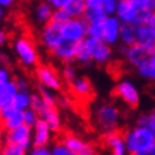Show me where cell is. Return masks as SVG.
Instances as JSON below:
<instances>
[{
    "label": "cell",
    "instance_id": "1",
    "mask_svg": "<svg viewBox=\"0 0 155 155\" xmlns=\"http://www.w3.org/2000/svg\"><path fill=\"white\" fill-rule=\"evenodd\" d=\"M13 51L17 57V60L24 68H34L40 63V53H38L37 44L30 36H19L13 41Z\"/></svg>",
    "mask_w": 155,
    "mask_h": 155
},
{
    "label": "cell",
    "instance_id": "2",
    "mask_svg": "<svg viewBox=\"0 0 155 155\" xmlns=\"http://www.w3.org/2000/svg\"><path fill=\"white\" fill-rule=\"evenodd\" d=\"M125 138V145L128 152L135 154V152H150L155 147V134L147 130L145 127L137 125V127L128 130L124 134Z\"/></svg>",
    "mask_w": 155,
    "mask_h": 155
},
{
    "label": "cell",
    "instance_id": "3",
    "mask_svg": "<svg viewBox=\"0 0 155 155\" xmlns=\"http://www.w3.org/2000/svg\"><path fill=\"white\" fill-rule=\"evenodd\" d=\"M150 12L138 9V6L132 2V0H127V2H120L117 7V16L121 23H128L134 24V26H142L147 24L151 17Z\"/></svg>",
    "mask_w": 155,
    "mask_h": 155
},
{
    "label": "cell",
    "instance_id": "4",
    "mask_svg": "<svg viewBox=\"0 0 155 155\" xmlns=\"http://www.w3.org/2000/svg\"><path fill=\"white\" fill-rule=\"evenodd\" d=\"M95 121L103 132L115 131L120 124V110L111 103H104L95 110Z\"/></svg>",
    "mask_w": 155,
    "mask_h": 155
},
{
    "label": "cell",
    "instance_id": "5",
    "mask_svg": "<svg viewBox=\"0 0 155 155\" xmlns=\"http://www.w3.org/2000/svg\"><path fill=\"white\" fill-rule=\"evenodd\" d=\"M61 33L64 40L78 44L88 37V23L84 17H70L61 24Z\"/></svg>",
    "mask_w": 155,
    "mask_h": 155
},
{
    "label": "cell",
    "instance_id": "6",
    "mask_svg": "<svg viewBox=\"0 0 155 155\" xmlns=\"http://www.w3.org/2000/svg\"><path fill=\"white\" fill-rule=\"evenodd\" d=\"M36 78L43 88L60 91L63 88V78L61 74L50 64H38L36 67Z\"/></svg>",
    "mask_w": 155,
    "mask_h": 155
},
{
    "label": "cell",
    "instance_id": "7",
    "mask_svg": "<svg viewBox=\"0 0 155 155\" xmlns=\"http://www.w3.org/2000/svg\"><path fill=\"white\" fill-rule=\"evenodd\" d=\"M155 56V48L148 47V46H142V44H134L130 46L125 51V57H127L128 63L134 66L137 70H140L141 67H144L148 61Z\"/></svg>",
    "mask_w": 155,
    "mask_h": 155
},
{
    "label": "cell",
    "instance_id": "8",
    "mask_svg": "<svg viewBox=\"0 0 155 155\" xmlns=\"http://www.w3.org/2000/svg\"><path fill=\"white\" fill-rule=\"evenodd\" d=\"M63 33H61V24H57L54 21L44 24L40 31V43L43 47L51 53L54 48L63 41Z\"/></svg>",
    "mask_w": 155,
    "mask_h": 155
},
{
    "label": "cell",
    "instance_id": "9",
    "mask_svg": "<svg viewBox=\"0 0 155 155\" xmlns=\"http://www.w3.org/2000/svg\"><path fill=\"white\" fill-rule=\"evenodd\" d=\"M5 138L6 142H10V144L23 147V148L28 150L33 145V130H31V127L23 124L20 127L14 128V130L5 131Z\"/></svg>",
    "mask_w": 155,
    "mask_h": 155
},
{
    "label": "cell",
    "instance_id": "10",
    "mask_svg": "<svg viewBox=\"0 0 155 155\" xmlns=\"http://www.w3.org/2000/svg\"><path fill=\"white\" fill-rule=\"evenodd\" d=\"M87 47L91 54V60L98 63V64H105L111 60V48L110 44L103 41L101 38H94V37H87L85 38Z\"/></svg>",
    "mask_w": 155,
    "mask_h": 155
},
{
    "label": "cell",
    "instance_id": "11",
    "mask_svg": "<svg viewBox=\"0 0 155 155\" xmlns=\"http://www.w3.org/2000/svg\"><path fill=\"white\" fill-rule=\"evenodd\" d=\"M115 95L121 100L122 103H125L128 107H137L140 103V93L134 83L130 80H121L115 87Z\"/></svg>",
    "mask_w": 155,
    "mask_h": 155
},
{
    "label": "cell",
    "instance_id": "12",
    "mask_svg": "<svg viewBox=\"0 0 155 155\" xmlns=\"http://www.w3.org/2000/svg\"><path fill=\"white\" fill-rule=\"evenodd\" d=\"M61 142L70 151H73L75 155H95L94 147L74 134H68V132L64 134L61 137Z\"/></svg>",
    "mask_w": 155,
    "mask_h": 155
},
{
    "label": "cell",
    "instance_id": "13",
    "mask_svg": "<svg viewBox=\"0 0 155 155\" xmlns=\"http://www.w3.org/2000/svg\"><path fill=\"white\" fill-rule=\"evenodd\" d=\"M103 142L110 155H125L128 152L127 145H125V138L117 130L111 132H104Z\"/></svg>",
    "mask_w": 155,
    "mask_h": 155
},
{
    "label": "cell",
    "instance_id": "14",
    "mask_svg": "<svg viewBox=\"0 0 155 155\" xmlns=\"http://www.w3.org/2000/svg\"><path fill=\"white\" fill-rule=\"evenodd\" d=\"M121 21L117 16H107L103 20V34L101 40L107 44H115L120 40V31H121Z\"/></svg>",
    "mask_w": 155,
    "mask_h": 155
},
{
    "label": "cell",
    "instance_id": "15",
    "mask_svg": "<svg viewBox=\"0 0 155 155\" xmlns=\"http://www.w3.org/2000/svg\"><path fill=\"white\" fill-rule=\"evenodd\" d=\"M0 124L5 131L14 130L24 124V111L16 110L14 107H6L2 108L0 114Z\"/></svg>",
    "mask_w": 155,
    "mask_h": 155
},
{
    "label": "cell",
    "instance_id": "16",
    "mask_svg": "<svg viewBox=\"0 0 155 155\" xmlns=\"http://www.w3.org/2000/svg\"><path fill=\"white\" fill-rule=\"evenodd\" d=\"M70 91L73 97L78 101H88L93 97V84L87 77H77L73 83H70Z\"/></svg>",
    "mask_w": 155,
    "mask_h": 155
},
{
    "label": "cell",
    "instance_id": "17",
    "mask_svg": "<svg viewBox=\"0 0 155 155\" xmlns=\"http://www.w3.org/2000/svg\"><path fill=\"white\" fill-rule=\"evenodd\" d=\"M31 130H33V147H47L51 142L54 131L41 118L38 120L37 124Z\"/></svg>",
    "mask_w": 155,
    "mask_h": 155
},
{
    "label": "cell",
    "instance_id": "18",
    "mask_svg": "<svg viewBox=\"0 0 155 155\" xmlns=\"http://www.w3.org/2000/svg\"><path fill=\"white\" fill-rule=\"evenodd\" d=\"M75 50H77V44H75V43L63 40L51 51V54L56 57L57 60H60L61 63L71 64V61L75 60Z\"/></svg>",
    "mask_w": 155,
    "mask_h": 155
},
{
    "label": "cell",
    "instance_id": "19",
    "mask_svg": "<svg viewBox=\"0 0 155 155\" xmlns=\"http://www.w3.org/2000/svg\"><path fill=\"white\" fill-rule=\"evenodd\" d=\"M17 93H19L17 83H16V80L12 78L9 83H6L0 88V105H2V108L13 107V101L16 98Z\"/></svg>",
    "mask_w": 155,
    "mask_h": 155
},
{
    "label": "cell",
    "instance_id": "20",
    "mask_svg": "<svg viewBox=\"0 0 155 155\" xmlns=\"http://www.w3.org/2000/svg\"><path fill=\"white\" fill-rule=\"evenodd\" d=\"M53 13H54V9H53L51 6L48 5L47 2L44 0V2H41V3H38L36 7H34V20L37 21V23L40 24H47L51 21L53 19Z\"/></svg>",
    "mask_w": 155,
    "mask_h": 155
},
{
    "label": "cell",
    "instance_id": "21",
    "mask_svg": "<svg viewBox=\"0 0 155 155\" xmlns=\"http://www.w3.org/2000/svg\"><path fill=\"white\" fill-rule=\"evenodd\" d=\"M137 44L155 47V36L147 24L137 26Z\"/></svg>",
    "mask_w": 155,
    "mask_h": 155
},
{
    "label": "cell",
    "instance_id": "22",
    "mask_svg": "<svg viewBox=\"0 0 155 155\" xmlns=\"http://www.w3.org/2000/svg\"><path fill=\"white\" fill-rule=\"evenodd\" d=\"M120 40H121L127 47L137 44V26L128 23L121 24V31H120Z\"/></svg>",
    "mask_w": 155,
    "mask_h": 155
},
{
    "label": "cell",
    "instance_id": "23",
    "mask_svg": "<svg viewBox=\"0 0 155 155\" xmlns=\"http://www.w3.org/2000/svg\"><path fill=\"white\" fill-rule=\"evenodd\" d=\"M31 101H33V94H30L28 90H19L13 101V107L20 111H26L28 108H31Z\"/></svg>",
    "mask_w": 155,
    "mask_h": 155
},
{
    "label": "cell",
    "instance_id": "24",
    "mask_svg": "<svg viewBox=\"0 0 155 155\" xmlns=\"http://www.w3.org/2000/svg\"><path fill=\"white\" fill-rule=\"evenodd\" d=\"M105 17H107V14L101 6H87L84 13V19L87 20V23H100Z\"/></svg>",
    "mask_w": 155,
    "mask_h": 155
},
{
    "label": "cell",
    "instance_id": "25",
    "mask_svg": "<svg viewBox=\"0 0 155 155\" xmlns=\"http://www.w3.org/2000/svg\"><path fill=\"white\" fill-rule=\"evenodd\" d=\"M85 9H87L85 0H73L66 7V12L70 17H84Z\"/></svg>",
    "mask_w": 155,
    "mask_h": 155
},
{
    "label": "cell",
    "instance_id": "26",
    "mask_svg": "<svg viewBox=\"0 0 155 155\" xmlns=\"http://www.w3.org/2000/svg\"><path fill=\"white\" fill-rule=\"evenodd\" d=\"M75 60L78 61V63H81V64H87V63H90V61H93L91 60V54H90V50H88V47H87L85 40H83V41H80L78 44H77Z\"/></svg>",
    "mask_w": 155,
    "mask_h": 155
},
{
    "label": "cell",
    "instance_id": "27",
    "mask_svg": "<svg viewBox=\"0 0 155 155\" xmlns=\"http://www.w3.org/2000/svg\"><path fill=\"white\" fill-rule=\"evenodd\" d=\"M0 155H27V150L23 148V147L6 142L3 148L0 150Z\"/></svg>",
    "mask_w": 155,
    "mask_h": 155
},
{
    "label": "cell",
    "instance_id": "28",
    "mask_svg": "<svg viewBox=\"0 0 155 155\" xmlns=\"http://www.w3.org/2000/svg\"><path fill=\"white\" fill-rule=\"evenodd\" d=\"M138 125L145 127L152 134H155V110L151 114H147V115H142L138 118Z\"/></svg>",
    "mask_w": 155,
    "mask_h": 155
},
{
    "label": "cell",
    "instance_id": "29",
    "mask_svg": "<svg viewBox=\"0 0 155 155\" xmlns=\"http://www.w3.org/2000/svg\"><path fill=\"white\" fill-rule=\"evenodd\" d=\"M138 73L145 77V78H150V80H155V56L151 58L148 63H147L144 67H141Z\"/></svg>",
    "mask_w": 155,
    "mask_h": 155
},
{
    "label": "cell",
    "instance_id": "30",
    "mask_svg": "<svg viewBox=\"0 0 155 155\" xmlns=\"http://www.w3.org/2000/svg\"><path fill=\"white\" fill-rule=\"evenodd\" d=\"M38 120H40V115H38V113L34 108H28V110L24 111V124H26V125L33 128L34 125L37 124Z\"/></svg>",
    "mask_w": 155,
    "mask_h": 155
},
{
    "label": "cell",
    "instance_id": "31",
    "mask_svg": "<svg viewBox=\"0 0 155 155\" xmlns=\"http://www.w3.org/2000/svg\"><path fill=\"white\" fill-rule=\"evenodd\" d=\"M61 78L63 81H66L67 84H70L77 78V73H75V68L71 64H66L63 71H61Z\"/></svg>",
    "mask_w": 155,
    "mask_h": 155
},
{
    "label": "cell",
    "instance_id": "32",
    "mask_svg": "<svg viewBox=\"0 0 155 155\" xmlns=\"http://www.w3.org/2000/svg\"><path fill=\"white\" fill-rule=\"evenodd\" d=\"M68 19H70V16H68V13L66 12V9H56L54 13H53L51 21H54V23H57V24H64Z\"/></svg>",
    "mask_w": 155,
    "mask_h": 155
},
{
    "label": "cell",
    "instance_id": "33",
    "mask_svg": "<svg viewBox=\"0 0 155 155\" xmlns=\"http://www.w3.org/2000/svg\"><path fill=\"white\" fill-rule=\"evenodd\" d=\"M103 10L105 12L107 16H115L117 13V7H118V2L117 0H104V3L101 5Z\"/></svg>",
    "mask_w": 155,
    "mask_h": 155
},
{
    "label": "cell",
    "instance_id": "34",
    "mask_svg": "<svg viewBox=\"0 0 155 155\" xmlns=\"http://www.w3.org/2000/svg\"><path fill=\"white\" fill-rule=\"evenodd\" d=\"M103 34V21L100 23H88V37L101 38Z\"/></svg>",
    "mask_w": 155,
    "mask_h": 155
},
{
    "label": "cell",
    "instance_id": "35",
    "mask_svg": "<svg viewBox=\"0 0 155 155\" xmlns=\"http://www.w3.org/2000/svg\"><path fill=\"white\" fill-rule=\"evenodd\" d=\"M138 9L150 12V13H155V0H132Z\"/></svg>",
    "mask_w": 155,
    "mask_h": 155
},
{
    "label": "cell",
    "instance_id": "36",
    "mask_svg": "<svg viewBox=\"0 0 155 155\" xmlns=\"http://www.w3.org/2000/svg\"><path fill=\"white\" fill-rule=\"evenodd\" d=\"M51 151H53V155H75L73 151H70L68 148H67L63 142H57L56 145L51 148Z\"/></svg>",
    "mask_w": 155,
    "mask_h": 155
},
{
    "label": "cell",
    "instance_id": "37",
    "mask_svg": "<svg viewBox=\"0 0 155 155\" xmlns=\"http://www.w3.org/2000/svg\"><path fill=\"white\" fill-rule=\"evenodd\" d=\"M10 80H12V73L9 71V68L5 66H0V88Z\"/></svg>",
    "mask_w": 155,
    "mask_h": 155
},
{
    "label": "cell",
    "instance_id": "38",
    "mask_svg": "<svg viewBox=\"0 0 155 155\" xmlns=\"http://www.w3.org/2000/svg\"><path fill=\"white\" fill-rule=\"evenodd\" d=\"M27 155H53V151L48 147H33Z\"/></svg>",
    "mask_w": 155,
    "mask_h": 155
},
{
    "label": "cell",
    "instance_id": "39",
    "mask_svg": "<svg viewBox=\"0 0 155 155\" xmlns=\"http://www.w3.org/2000/svg\"><path fill=\"white\" fill-rule=\"evenodd\" d=\"M46 2L51 6L53 9L56 10V9H66L73 0H46Z\"/></svg>",
    "mask_w": 155,
    "mask_h": 155
},
{
    "label": "cell",
    "instance_id": "40",
    "mask_svg": "<svg viewBox=\"0 0 155 155\" xmlns=\"http://www.w3.org/2000/svg\"><path fill=\"white\" fill-rule=\"evenodd\" d=\"M19 0H0V6H3L5 9H9V7H13Z\"/></svg>",
    "mask_w": 155,
    "mask_h": 155
},
{
    "label": "cell",
    "instance_id": "41",
    "mask_svg": "<svg viewBox=\"0 0 155 155\" xmlns=\"http://www.w3.org/2000/svg\"><path fill=\"white\" fill-rule=\"evenodd\" d=\"M16 83H17L19 90H28V83L24 78H16Z\"/></svg>",
    "mask_w": 155,
    "mask_h": 155
},
{
    "label": "cell",
    "instance_id": "42",
    "mask_svg": "<svg viewBox=\"0 0 155 155\" xmlns=\"http://www.w3.org/2000/svg\"><path fill=\"white\" fill-rule=\"evenodd\" d=\"M147 26L151 28V31H152V33H154V36H155V13L151 14V17H150V20H148Z\"/></svg>",
    "mask_w": 155,
    "mask_h": 155
},
{
    "label": "cell",
    "instance_id": "43",
    "mask_svg": "<svg viewBox=\"0 0 155 155\" xmlns=\"http://www.w3.org/2000/svg\"><path fill=\"white\" fill-rule=\"evenodd\" d=\"M6 41H7V33H6L5 28L0 26V46H3Z\"/></svg>",
    "mask_w": 155,
    "mask_h": 155
},
{
    "label": "cell",
    "instance_id": "44",
    "mask_svg": "<svg viewBox=\"0 0 155 155\" xmlns=\"http://www.w3.org/2000/svg\"><path fill=\"white\" fill-rule=\"evenodd\" d=\"M5 130H3V127H2V124H0V150L3 148V145L6 144V138H5Z\"/></svg>",
    "mask_w": 155,
    "mask_h": 155
},
{
    "label": "cell",
    "instance_id": "45",
    "mask_svg": "<svg viewBox=\"0 0 155 155\" xmlns=\"http://www.w3.org/2000/svg\"><path fill=\"white\" fill-rule=\"evenodd\" d=\"M87 6H101L104 3V0H85Z\"/></svg>",
    "mask_w": 155,
    "mask_h": 155
},
{
    "label": "cell",
    "instance_id": "46",
    "mask_svg": "<svg viewBox=\"0 0 155 155\" xmlns=\"http://www.w3.org/2000/svg\"><path fill=\"white\" fill-rule=\"evenodd\" d=\"M5 14H6V9L3 7V6H0V20L5 17Z\"/></svg>",
    "mask_w": 155,
    "mask_h": 155
},
{
    "label": "cell",
    "instance_id": "47",
    "mask_svg": "<svg viewBox=\"0 0 155 155\" xmlns=\"http://www.w3.org/2000/svg\"><path fill=\"white\" fill-rule=\"evenodd\" d=\"M131 155H151L150 152H135V154H131Z\"/></svg>",
    "mask_w": 155,
    "mask_h": 155
},
{
    "label": "cell",
    "instance_id": "48",
    "mask_svg": "<svg viewBox=\"0 0 155 155\" xmlns=\"http://www.w3.org/2000/svg\"><path fill=\"white\" fill-rule=\"evenodd\" d=\"M150 154H151V155H155V147H154V148H152V150L150 151Z\"/></svg>",
    "mask_w": 155,
    "mask_h": 155
},
{
    "label": "cell",
    "instance_id": "49",
    "mask_svg": "<svg viewBox=\"0 0 155 155\" xmlns=\"http://www.w3.org/2000/svg\"><path fill=\"white\" fill-rule=\"evenodd\" d=\"M117 2H118V3H120V2H127V0H117Z\"/></svg>",
    "mask_w": 155,
    "mask_h": 155
},
{
    "label": "cell",
    "instance_id": "50",
    "mask_svg": "<svg viewBox=\"0 0 155 155\" xmlns=\"http://www.w3.org/2000/svg\"><path fill=\"white\" fill-rule=\"evenodd\" d=\"M0 114H2V105H0Z\"/></svg>",
    "mask_w": 155,
    "mask_h": 155
},
{
    "label": "cell",
    "instance_id": "51",
    "mask_svg": "<svg viewBox=\"0 0 155 155\" xmlns=\"http://www.w3.org/2000/svg\"><path fill=\"white\" fill-rule=\"evenodd\" d=\"M154 48H155V47H154Z\"/></svg>",
    "mask_w": 155,
    "mask_h": 155
}]
</instances>
